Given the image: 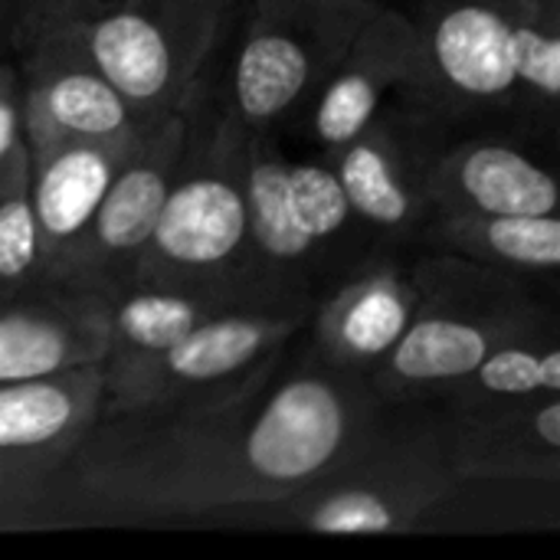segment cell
<instances>
[{"instance_id":"ffe728a7","label":"cell","mask_w":560,"mask_h":560,"mask_svg":"<svg viewBox=\"0 0 560 560\" xmlns=\"http://www.w3.org/2000/svg\"><path fill=\"white\" fill-rule=\"evenodd\" d=\"M417 249L453 253L532 282H555L560 269V217L433 210L420 230Z\"/></svg>"},{"instance_id":"cb8c5ba5","label":"cell","mask_w":560,"mask_h":560,"mask_svg":"<svg viewBox=\"0 0 560 560\" xmlns=\"http://www.w3.org/2000/svg\"><path fill=\"white\" fill-rule=\"evenodd\" d=\"M46 285L36 217L30 207L26 144L0 161V302Z\"/></svg>"},{"instance_id":"44dd1931","label":"cell","mask_w":560,"mask_h":560,"mask_svg":"<svg viewBox=\"0 0 560 560\" xmlns=\"http://www.w3.org/2000/svg\"><path fill=\"white\" fill-rule=\"evenodd\" d=\"M213 312L230 308L180 289L141 282L125 285L108 295V354L102 361V374H121L158 358Z\"/></svg>"},{"instance_id":"7a4b0ae2","label":"cell","mask_w":560,"mask_h":560,"mask_svg":"<svg viewBox=\"0 0 560 560\" xmlns=\"http://www.w3.org/2000/svg\"><path fill=\"white\" fill-rule=\"evenodd\" d=\"M417 75L397 92L446 138L509 131L558 141L560 0H410Z\"/></svg>"},{"instance_id":"2e32d148","label":"cell","mask_w":560,"mask_h":560,"mask_svg":"<svg viewBox=\"0 0 560 560\" xmlns=\"http://www.w3.org/2000/svg\"><path fill=\"white\" fill-rule=\"evenodd\" d=\"M433 410L459 482H560V394Z\"/></svg>"},{"instance_id":"d4e9b609","label":"cell","mask_w":560,"mask_h":560,"mask_svg":"<svg viewBox=\"0 0 560 560\" xmlns=\"http://www.w3.org/2000/svg\"><path fill=\"white\" fill-rule=\"evenodd\" d=\"M125 0H16V23H13V56L33 46L36 39L59 33L66 26L85 23L115 10Z\"/></svg>"},{"instance_id":"6da1fadb","label":"cell","mask_w":560,"mask_h":560,"mask_svg":"<svg viewBox=\"0 0 560 560\" xmlns=\"http://www.w3.org/2000/svg\"><path fill=\"white\" fill-rule=\"evenodd\" d=\"M381 407L368 374L305 331L253 371L161 404L95 413L52 482L56 528L246 512L315 482Z\"/></svg>"},{"instance_id":"83f0119b","label":"cell","mask_w":560,"mask_h":560,"mask_svg":"<svg viewBox=\"0 0 560 560\" xmlns=\"http://www.w3.org/2000/svg\"><path fill=\"white\" fill-rule=\"evenodd\" d=\"M377 3H387V7H394V10H404L410 0H377Z\"/></svg>"},{"instance_id":"9a60e30c","label":"cell","mask_w":560,"mask_h":560,"mask_svg":"<svg viewBox=\"0 0 560 560\" xmlns=\"http://www.w3.org/2000/svg\"><path fill=\"white\" fill-rule=\"evenodd\" d=\"M413 308L417 285L410 253L374 249L348 279L315 302L305 341L322 361L371 377L404 338Z\"/></svg>"},{"instance_id":"3957f363","label":"cell","mask_w":560,"mask_h":560,"mask_svg":"<svg viewBox=\"0 0 560 560\" xmlns=\"http://www.w3.org/2000/svg\"><path fill=\"white\" fill-rule=\"evenodd\" d=\"M459 482L433 404H384L305 489L246 509L256 525L315 535H407Z\"/></svg>"},{"instance_id":"ba28073f","label":"cell","mask_w":560,"mask_h":560,"mask_svg":"<svg viewBox=\"0 0 560 560\" xmlns=\"http://www.w3.org/2000/svg\"><path fill=\"white\" fill-rule=\"evenodd\" d=\"M102 400V361L0 387V535L56 532L52 482Z\"/></svg>"},{"instance_id":"d6986e66","label":"cell","mask_w":560,"mask_h":560,"mask_svg":"<svg viewBox=\"0 0 560 560\" xmlns=\"http://www.w3.org/2000/svg\"><path fill=\"white\" fill-rule=\"evenodd\" d=\"M105 354L108 295L46 282L0 302V387L79 371Z\"/></svg>"},{"instance_id":"8992f818","label":"cell","mask_w":560,"mask_h":560,"mask_svg":"<svg viewBox=\"0 0 560 560\" xmlns=\"http://www.w3.org/2000/svg\"><path fill=\"white\" fill-rule=\"evenodd\" d=\"M226 16V7L207 0H125L59 33L121 92L141 125L154 128L207 89Z\"/></svg>"},{"instance_id":"f1b7e54d","label":"cell","mask_w":560,"mask_h":560,"mask_svg":"<svg viewBox=\"0 0 560 560\" xmlns=\"http://www.w3.org/2000/svg\"><path fill=\"white\" fill-rule=\"evenodd\" d=\"M207 3H217V7H226V10H233V7H236V0H207Z\"/></svg>"},{"instance_id":"ac0fdd59","label":"cell","mask_w":560,"mask_h":560,"mask_svg":"<svg viewBox=\"0 0 560 560\" xmlns=\"http://www.w3.org/2000/svg\"><path fill=\"white\" fill-rule=\"evenodd\" d=\"M545 148L509 131L446 138L430 167L433 210L558 213L560 187Z\"/></svg>"},{"instance_id":"30bf717a","label":"cell","mask_w":560,"mask_h":560,"mask_svg":"<svg viewBox=\"0 0 560 560\" xmlns=\"http://www.w3.org/2000/svg\"><path fill=\"white\" fill-rule=\"evenodd\" d=\"M305 325L308 315L295 312H213L158 358L121 374H102L98 413H118L226 384L295 341Z\"/></svg>"},{"instance_id":"484cf974","label":"cell","mask_w":560,"mask_h":560,"mask_svg":"<svg viewBox=\"0 0 560 560\" xmlns=\"http://www.w3.org/2000/svg\"><path fill=\"white\" fill-rule=\"evenodd\" d=\"M23 82L13 56L0 59V161L23 148Z\"/></svg>"},{"instance_id":"9c48e42d","label":"cell","mask_w":560,"mask_h":560,"mask_svg":"<svg viewBox=\"0 0 560 560\" xmlns=\"http://www.w3.org/2000/svg\"><path fill=\"white\" fill-rule=\"evenodd\" d=\"M446 135L404 95L325 154L348 203L381 249L413 253L430 207V167Z\"/></svg>"},{"instance_id":"4fadbf2b","label":"cell","mask_w":560,"mask_h":560,"mask_svg":"<svg viewBox=\"0 0 560 560\" xmlns=\"http://www.w3.org/2000/svg\"><path fill=\"white\" fill-rule=\"evenodd\" d=\"M417 59L420 52L410 20L381 3L308 95L302 112L289 121L282 138L295 135L315 154L338 151L387 105V98L413 82Z\"/></svg>"},{"instance_id":"277c9868","label":"cell","mask_w":560,"mask_h":560,"mask_svg":"<svg viewBox=\"0 0 560 560\" xmlns=\"http://www.w3.org/2000/svg\"><path fill=\"white\" fill-rule=\"evenodd\" d=\"M246 128L220 98L190 105V135L141 249L135 282L180 289L223 308L256 312L249 302L246 230Z\"/></svg>"},{"instance_id":"7402d4cb","label":"cell","mask_w":560,"mask_h":560,"mask_svg":"<svg viewBox=\"0 0 560 560\" xmlns=\"http://www.w3.org/2000/svg\"><path fill=\"white\" fill-rule=\"evenodd\" d=\"M560 394V318L558 312L499 341L466 377L443 390L436 407H472L499 400H525Z\"/></svg>"},{"instance_id":"5bb4252c","label":"cell","mask_w":560,"mask_h":560,"mask_svg":"<svg viewBox=\"0 0 560 560\" xmlns=\"http://www.w3.org/2000/svg\"><path fill=\"white\" fill-rule=\"evenodd\" d=\"M23 82V138L72 141H138L148 128L121 92L89 62V56L49 33L13 56Z\"/></svg>"},{"instance_id":"603a6c76","label":"cell","mask_w":560,"mask_h":560,"mask_svg":"<svg viewBox=\"0 0 560 560\" xmlns=\"http://www.w3.org/2000/svg\"><path fill=\"white\" fill-rule=\"evenodd\" d=\"M289 194H292L299 223L325 266L328 289H335L374 249H381L364 230V223L358 220L354 207L348 203L325 154H315V151L305 158L289 154Z\"/></svg>"},{"instance_id":"52a82bcc","label":"cell","mask_w":560,"mask_h":560,"mask_svg":"<svg viewBox=\"0 0 560 560\" xmlns=\"http://www.w3.org/2000/svg\"><path fill=\"white\" fill-rule=\"evenodd\" d=\"M377 7V0H249L217 98L243 128L282 135Z\"/></svg>"},{"instance_id":"5b68a950","label":"cell","mask_w":560,"mask_h":560,"mask_svg":"<svg viewBox=\"0 0 560 560\" xmlns=\"http://www.w3.org/2000/svg\"><path fill=\"white\" fill-rule=\"evenodd\" d=\"M410 276L417 285L413 318L371 374L384 404L436 400L499 341L555 312L532 279L453 253L413 249Z\"/></svg>"},{"instance_id":"7c38bea8","label":"cell","mask_w":560,"mask_h":560,"mask_svg":"<svg viewBox=\"0 0 560 560\" xmlns=\"http://www.w3.org/2000/svg\"><path fill=\"white\" fill-rule=\"evenodd\" d=\"M246 276L256 312L312 315L328 292L325 266L289 194V151L276 131L246 128Z\"/></svg>"},{"instance_id":"4316f807","label":"cell","mask_w":560,"mask_h":560,"mask_svg":"<svg viewBox=\"0 0 560 560\" xmlns=\"http://www.w3.org/2000/svg\"><path fill=\"white\" fill-rule=\"evenodd\" d=\"M13 23H16V0H0V59L13 56Z\"/></svg>"},{"instance_id":"e0dca14e","label":"cell","mask_w":560,"mask_h":560,"mask_svg":"<svg viewBox=\"0 0 560 560\" xmlns=\"http://www.w3.org/2000/svg\"><path fill=\"white\" fill-rule=\"evenodd\" d=\"M138 141H72L49 138L26 144L30 158V207L36 217L43 276L52 285H69L95 210Z\"/></svg>"},{"instance_id":"8fae6325","label":"cell","mask_w":560,"mask_h":560,"mask_svg":"<svg viewBox=\"0 0 560 560\" xmlns=\"http://www.w3.org/2000/svg\"><path fill=\"white\" fill-rule=\"evenodd\" d=\"M190 135V108L148 128L115 171L79 249L69 289L115 295L135 282L141 249L164 210Z\"/></svg>"}]
</instances>
